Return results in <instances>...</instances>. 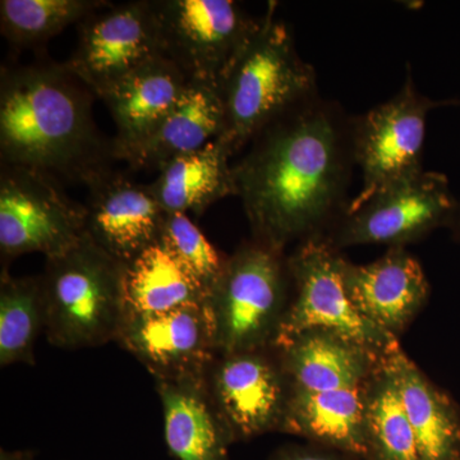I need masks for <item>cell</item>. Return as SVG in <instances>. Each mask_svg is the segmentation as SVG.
Here are the masks:
<instances>
[{"label":"cell","instance_id":"cell-14","mask_svg":"<svg viewBox=\"0 0 460 460\" xmlns=\"http://www.w3.org/2000/svg\"><path fill=\"white\" fill-rule=\"evenodd\" d=\"M86 187V234L105 252L128 263L159 243L166 213L148 184L111 169Z\"/></svg>","mask_w":460,"mask_h":460},{"label":"cell","instance_id":"cell-6","mask_svg":"<svg viewBox=\"0 0 460 460\" xmlns=\"http://www.w3.org/2000/svg\"><path fill=\"white\" fill-rule=\"evenodd\" d=\"M345 259L325 237L305 239L288 255L292 293L272 345L307 332H325L359 345L377 358L401 347L356 310L347 290Z\"/></svg>","mask_w":460,"mask_h":460},{"label":"cell","instance_id":"cell-9","mask_svg":"<svg viewBox=\"0 0 460 460\" xmlns=\"http://www.w3.org/2000/svg\"><path fill=\"white\" fill-rule=\"evenodd\" d=\"M459 201L447 175L423 169L347 211L325 238L341 251L361 244L405 248L449 229Z\"/></svg>","mask_w":460,"mask_h":460},{"label":"cell","instance_id":"cell-13","mask_svg":"<svg viewBox=\"0 0 460 460\" xmlns=\"http://www.w3.org/2000/svg\"><path fill=\"white\" fill-rule=\"evenodd\" d=\"M115 341L156 381L205 376L217 356L208 302L168 313L124 317Z\"/></svg>","mask_w":460,"mask_h":460},{"label":"cell","instance_id":"cell-22","mask_svg":"<svg viewBox=\"0 0 460 460\" xmlns=\"http://www.w3.org/2000/svg\"><path fill=\"white\" fill-rule=\"evenodd\" d=\"M226 132V109L217 84L190 83L162 126L128 163L157 171L174 157L205 147Z\"/></svg>","mask_w":460,"mask_h":460},{"label":"cell","instance_id":"cell-15","mask_svg":"<svg viewBox=\"0 0 460 460\" xmlns=\"http://www.w3.org/2000/svg\"><path fill=\"white\" fill-rule=\"evenodd\" d=\"M343 279L356 310L398 341L429 296L422 266L404 247L387 248L386 253L365 265L347 260Z\"/></svg>","mask_w":460,"mask_h":460},{"label":"cell","instance_id":"cell-11","mask_svg":"<svg viewBox=\"0 0 460 460\" xmlns=\"http://www.w3.org/2000/svg\"><path fill=\"white\" fill-rule=\"evenodd\" d=\"M206 385L233 443L281 432L289 389L274 345L217 354Z\"/></svg>","mask_w":460,"mask_h":460},{"label":"cell","instance_id":"cell-25","mask_svg":"<svg viewBox=\"0 0 460 460\" xmlns=\"http://www.w3.org/2000/svg\"><path fill=\"white\" fill-rule=\"evenodd\" d=\"M44 332L40 275L13 278L2 271L0 281V365L35 363L36 341Z\"/></svg>","mask_w":460,"mask_h":460},{"label":"cell","instance_id":"cell-24","mask_svg":"<svg viewBox=\"0 0 460 460\" xmlns=\"http://www.w3.org/2000/svg\"><path fill=\"white\" fill-rule=\"evenodd\" d=\"M387 357L372 375L366 392L363 460H420Z\"/></svg>","mask_w":460,"mask_h":460},{"label":"cell","instance_id":"cell-19","mask_svg":"<svg viewBox=\"0 0 460 460\" xmlns=\"http://www.w3.org/2000/svg\"><path fill=\"white\" fill-rule=\"evenodd\" d=\"M169 452L177 460H229L233 444L205 376L156 381Z\"/></svg>","mask_w":460,"mask_h":460},{"label":"cell","instance_id":"cell-27","mask_svg":"<svg viewBox=\"0 0 460 460\" xmlns=\"http://www.w3.org/2000/svg\"><path fill=\"white\" fill-rule=\"evenodd\" d=\"M159 243L208 296L229 256L220 252L186 214H165Z\"/></svg>","mask_w":460,"mask_h":460},{"label":"cell","instance_id":"cell-20","mask_svg":"<svg viewBox=\"0 0 460 460\" xmlns=\"http://www.w3.org/2000/svg\"><path fill=\"white\" fill-rule=\"evenodd\" d=\"M233 156L229 142L222 136L166 163L148 187L165 213L199 217L215 202L237 196L230 163Z\"/></svg>","mask_w":460,"mask_h":460},{"label":"cell","instance_id":"cell-12","mask_svg":"<svg viewBox=\"0 0 460 460\" xmlns=\"http://www.w3.org/2000/svg\"><path fill=\"white\" fill-rule=\"evenodd\" d=\"M66 66L100 96L136 69L163 57L151 0L111 3L77 25Z\"/></svg>","mask_w":460,"mask_h":460},{"label":"cell","instance_id":"cell-10","mask_svg":"<svg viewBox=\"0 0 460 460\" xmlns=\"http://www.w3.org/2000/svg\"><path fill=\"white\" fill-rule=\"evenodd\" d=\"M86 234V208L63 183L25 166L0 164L3 263L27 253L60 255Z\"/></svg>","mask_w":460,"mask_h":460},{"label":"cell","instance_id":"cell-7","mask_svg":"<svg viewBox=\"0 0 460 460\" xmlns=\"http://www.w3.org/2000/svg\"><path fill=\"white\" fill-rule=\"evenodd\" d=\"M444 107H460V99L432 100L423 95L408 68L404 84L393 98L353 117L354 163L361 171L362 184L347 211L423 171L429 115Z\"/></svg>","mask_w":460,"mask_h":460},{"label":"cell","instance_id":"cell-23","mask_svg":"<svg viewBox=\"0 0 460 460\" xmlns=\"http://www.w3.org/2000/svg\"><path fill=\"white\" fill-rule=\"evenodd\" d=\"M206 302L208 292L160 243L124 266V317L168 313Z\"/></svg>","mask_w":460,"mask_h":460},{"label":"cell","instance_id":"cell-16","mask_svg":"<svg viewBox=\"0 0 460 460\" xmlns=\"http://www.w3.org/2000/svg\"><path fill=\"white\" fill-rule=\"evenodd\" d=\"M190 81L165 57H157L105 91L115 124L117 160L129 163L180 102Z\"/></svg>","mask_w":460,"mask_h":460},{"label":"cell","instance_id":"cell-5","mask_svg":"<svg viewBox=\"0 0 460 460\" xmlns=\"http://www.w3.org/2000/svg\"><path fill=\"white\" fill-rule=\"evenodd\" d=\"M290 293L287 253L255 239L242 243L208 296L217 354L270 347Z\"/></svg>","mask_w":460,"mask_h":460},{"label":"cell","instance_id":"cell-26","mask_svg":"<svg viewBox=\"0 0 460 460\" xmlns=\"http://www.w3.org/2000/svg\"><path fill=\"white\" fill-rule=\"evenodd\" d=\"M111 4L107 0H2L0 31L12 48L27 49Z\"/></svg>","mask_w":460,"mask_h":460},{"label":"cell","instance_id":"cell-2","mask_svg":"<svg viewBox=\"0 0 460 460\" xmlns=\"http://www.w3.org/2000/svg\"><path fill=\"white\" fill-rule=\"evenodd\" d=\"M96 98L66 63L42 58L30 65L3 66L0 164L84 186L113 169V138L105 137L93 120Z\"/></svg>","mask_w":460,"mask_h":460},{"label":"cell","instance_id":"cell-4","mask_svg":"<svg viewBox=\"0 0 460 460\" xmlns=\"http://www.w3.org/2000/svg\"><path fill=\"white\" fill-rule=\"evenodd\" d=\"M45 260L40 279L48 341L63 349L117 341L124 320L126 263L87 234L66 252Z\"/></svg>","mask_w":460,"mask_h":460},{"label":"cell","instance_id":"cell-3","mask_svg":"<svg viewBox=\"0 0 460 460\" xmlns=\"http://www.w3.org/2000/svg\"><path fill=\"white\" fill-rule=\"evenodd\" d=\"M269 3L259 31L220 84L226 132L233 153L247 147L266 124L319 93L314 66L296 50L295 36Z\"/></svg>","mask_w":460,"mask_h":460},{"label":"cell","instance_id":"cell-29","mask_svg":"<svg viewBox=\"0 0 460 460\" xmlns=\"http://www.w3.org/2000/svg\"><path fill=\"white\" fill-rule=\"evenodd\" d=\"M452 232V237L456 243L460 244V201L458 210H456V217H454L452 226L449 228Z\"/></svg>","mask_w":460,"mask_h":460},{"label":"cell","instance_id":"cell-8","mask_svg":"<svg viewBox=\"0 0 460 460\" xmlns=\"http://www.w3.org/2000/svg\"><path fill=\"white\" fill-rule=\"evenodd\" d=\"M163 57L190 83L220 87L261 26L233 0H151Z\"/></svg>","mask_w":460,"mask_h":460},{"label":"cell","instance_id":"cell-30","mask_svg":"<svg viewBox=\"0 0 460 460\" xmlns=\"http://www.w3.org/2000/svg\"><path fill=\"white\" fill-rule=\"evenodd\" d=\"M2 460H33L26 453H2Z\"/></svg>","mask_w":460,"mask_h":460},{"label":"cell","instance_id":"cell-18","mask_svg":"<svg viewBox=\"0 0 460 460\" xmlns=\"http://www.w3.org/2000/svg\"><path fill=\"white\" fill-rule=\"evenodd\" d=\"M367 385L317 393L288 386L281 432L307 438L347 458L363 460Z\"/></svg>","mask_w":460,"mask_h":460},{"label":"cell","instance_id":"cell-1","mask_svg":"<svg viewBox=\"0 0 460 460\" xmlns=\"http://www.w3.org/2000/svg\"><path fill=\"white\" fill-rule=\"evenodd\" d=\"M353 117L320 93L257 133L233 164L252 239L286 252L325 237L349 206Z\"/></svg>","mask_w":460,"mask_h":460},{"label":"cell","instance_id":"cell-17","mask_svg":"<svg viewBox=\"0 0 460 460\" xmlns=\"http://www.w3.org/2000/svg\"><path fill=\"white\" fill-rule=\"evenodd\" d=\"M288 386L305 392H329L365 386L385 358L325 332H307L274 345Z\"/></svg>","mask_w":460,"mask_h":460},{"label":"cell","instance_id":"cell-28","mask_svg":"<svg viewBox=\"0 0 460 460\" xmlns=\"http://www.w3.org/2000/svg\"><path fill=\"white\" fill-rule=\"evenodd\" d=\"M270 460H349V458L313 444L310 447L287 445L272 454Z\"/></svg>","mask_w":460,"mask_h":460},{"label":"cell","instance_id":"cell-21","mask_svg":"<svg viewBox=\"0 0 460 460\" xmlns=\"http://www.w3.org/2000/svg\"><path fill=\"white\" fill-rule=\"evenodd\" d=\"M420 460H460V408L401 347L387 357Z\"/></svg>","mask_w":460,"mask_h":460}]
</instances>
